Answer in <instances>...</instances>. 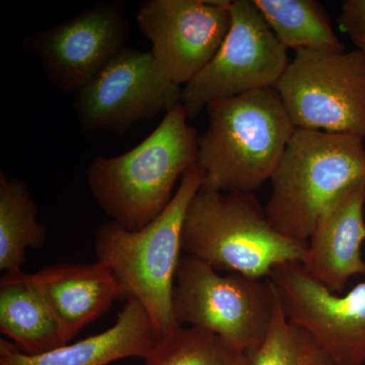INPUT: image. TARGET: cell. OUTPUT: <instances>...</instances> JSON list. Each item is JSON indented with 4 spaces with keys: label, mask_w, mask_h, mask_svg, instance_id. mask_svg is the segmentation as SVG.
I'll list each match as a JSON object with an SVG mask.
<instances>
[{
    "label": "cell",
    "mask_w": 365,
    "mask_h": 365,
    "mask_svg": "<svg viewBox=\"0 0 365 365\" xmlns=\"http://www.w3.org/2000/svg\"><path fill=\"white\" fill-rule=\"evenodd\" d=\"M250 365H335L325 350L277 306L265 340L250 353Z\"/></svg>",
    "instance_id": "obj_20"
},
{
    "label": "cell",
    "mask_w": 365,
    "mask_h": 365,
    "mask_svg": "<svg viewBox=\"0 0 365 365\" xmlns=\"http://www.w3.org/2000/svg\"><path fill=\"white\" fill-rule=\"evenodd\" d=\"M365 180L352 184L319 216L302 266L333 294H342L353 277L365 275Z\"/></svg>",
    "instance_id": "obj_13"
},
{
    "label": "cell",
    "mask_w": 365,
    "mask_h": 365,
    "mask_svg": "<svg viewBox=\"0 0 365 365\" xmlns=\"http://www.w3.org/2000/svg\"><path fill=\"white\" fill-rule=\"evenodd\" d=\"M48 230L38 222V207L25 182L0 172V270L23 272L26 252L39 250Z\"/></svg>",
    "instance_id": "obj_17"
},
{
    "label": "cell",
    "mask_w": 365,
    "mask_h": 365,
    "mask_svg": "<svg viewBox=\"0 0 365 365\" xmlns=\"http://www.w3.org/2000/svg\"><path fill=\"white\" fill-rule=\"evenodd\" d=\"M361 180L364 139L297 128L270 179L268 222L281 235L307 242L324 210Z\"/></svg>",
    "instance_id": "obj_5"
},
{
    "label": "cell",
    "mask_w": 365,
    "mask_h": 365,
    "mask_svg": "<svg viewBox=\"0 0 365 365\" xmlns=\"http://www.w3.org/2000/svg\"><path fill=\"white\" fill-rule=\"evenodd\" d=\"M206 110L197 162L203 184L225 193H253L270 181L297 129L277 90L250 91Z\"/></svg>",
    "instance_id": "obj_2"
},
{
    "label": "cell",
    "mask_w": 365,
    "mask_h": 365,
    "mask_svg": "<svg viewBox=\"0 0 365 365\" xmlns=\"http://www.w3.org/2000/svg\"><path fill=\"white\" fill-rule=\"evenodd\" d=\"M285 317L306 332L335 365H365V282L333 294L300 263L274 269L269 277Z\"/></svg>",
    "instance_id": "obj_12"
},
{
    "label": "cell",
    "mask_w": 365,
    "mask_h": 365,
    "mask_svg": "<svg viewBox=\"0 0 365 365\" xmlns=\"http://www.w3.org/2000/svg\"><path fill=\"white\" fill-rule=\"evenodd\" d=\"M297 128L365 140V53L299 51L276 86Z\"/></svg>",
    "instance_id": "obj_7"
},
{
    "label": "cell",
    "mask_w": 365,
    "mask_h": 365,
    "mask_svg": "<svg viewBox=\"0 0 365 365\" xmlns=\"http://www.w3.org/2000/svg\"><path fill=\"white\" fill-rule=\"evenodd\" d=\"M281 44L295 51H345L325 9L314 0H253Z\"/></svg>",
    "instance_id": "obj_18"
},
{
    "label": "cell",
    "mask_w": 365,
    "mask_h": 365,
    "mask_svg": "<svg viewBox=\"0 0 365 365\" xmlns=\"http://www.w3.org/2000/svg\"><path fill=\"white\" fill-rule=\"evenodd\" d=\"M129 21L121 1H103L26 37L57 90L76 96L127 47Z\"/></svg>",
    "instance_id": "obj_11"
},
{
    "label": "cell",
    "mask_w": 365,
    "mask_h": 365,
    "mask_svg": "<svg viewBox=\"0 0 365 365\" xmlns=\"http://www.w3.org/2000/svg\"><path fill=\"white\" fill-rule=\"evenodd\" d=\"M172 304L178 326L215 334L250 354L265 340L277 297L269 278L220 272L182 255Z\"/></svg>",
    "instance_id": "obj_6"
},
{
    "label": "cell",
    "mask_w": 365,
    "mask_h": 365,
    "mask_svg": "<svg viewBox=\"0 0 365 365\" xmlns=\"http://www.w3.org/2000/svg\"><path fill=\"white\" fill-rule=\"evenodd\" d=\"M24 277L51 307L67 344L86 325L126 297L116 276L104 262L47 266Z\"/></svg>",
    "instance_id": "obj_15"
},
{
    "label": "cell",
    "mask_w": 365,
    "mask_h": 365,
    "mask_svg": "<svg viewBox=\"0 0 365 365\" xmlns=\"http://www.w3.org/2000/svg\"><path fill=\"white\" fill-rule=\"evenodd\" d=\"M0 331L26 354L67 344L51 307L24 272L4 274L0 281Z\"/></svg>",
    "instance_id": "obj_16"
},
{
    "label": "cell",
    "mask_w": 365,
    "mask_h": 365,
    "mask_svg": "<svg viewBox=\"0 0 365 365\" xmlns=\"http://www.w3.org/2000/svg\"><path fill=\"white\" fill-rule=\"evenodd\" d=\"M188 119L179 104L135 148L117 157L93 158L86 182L111 222L141 230L169 205L178 180L198 162L199 135Z\"/></svg>",
    "instance_id": "obj_1"
},
{
    "label": "cell",
    "mask_w": 365,
    "mask_h": 365,
    "mask_svg": "<svg viewBox=\"0 0 365 365\" xmlns=\"http://www.w3.org/2000/svg\"><path fill=\"white\" fill-rule=\"evenodd\" d=\"M353 42H354V44L357 46L359 49L362 50L365 53V41L355 40Z\"/></svg>",
    "instance_id": "obj_22"
},
{
    "label": "cell",
    "mask_w": 365,
    "mask_h": 365,
    "mask_svg": "<svg viewBox=\"0 0 365 365\" xmlns=\"http://www.w3.org/2000/svg\"><path fill=\"white\" fill-rule=\"evenodd\" d=\"M204 182L195 165L182 177L169 205L138 230L103 223L95 235V253L123 287L126 299L140 302L162 338L179 327L173 314V289L182 258V230L192 199Z\"/></svg>",
    "instance_id": "obj_4"
},
{
    "label": "cell",
    "mask_w": 365,
    "mask_h": 365,
    "mask_svg": "<svg viewBox=\"0 0 365 365\" xmlns=\"http://www.w3.org/2000/svg\"><path fill=\"white\" fill-rule=\"evenodd\" d=\"M144 365H250V359L215 334L177 327L160 338Z\"/></svg>",
    "instance_id": "obj_19"
},
{
    "label": "cell",
    "mask_w": 365,
    "mask_h": 365,
    "mask_svg": "<svg viewBox=\"0 0 365 365\" xmlns=\"http://www.w3.org/2000/svg\"><path fill=\"white\" fill-rule=\"evenodd\" d=\"M160 340L143 304L128 297L114 325L73 344L31 355L1 338L0 365H109L129 357L148 359Z\"/></svg>",
    "instance_id": "obj_14"
},
{
    "label": "cell",
    "mask_w": 365,
    "mask_h": 365,
    "mask_svg": "<svg viewBox=\"0 0 365 365\" xmlns=\"http://www.w3.org/2000/svg\"><path fill=\"white\" fill-rule=\"evenodd\" d=\"M232 0H146L137 25L172 83H190L215 57L232 26Z\"/></svg>",
    "instance_id": "obj_10"
},
{
    "label": "cell",
    "mask_w": 365,
    "mask_h": 365,
    "mask_svg": "<svg viewBox=\"0 0 365 365\" xmlns=\"http://www.w3.org/2000/svg\"><path fill=\"white\" fill-rule=\"evenodd\" d=\"M339 25L352 41H365V0H346L341 6Z\"/></svg>",
    "instance_id": "obj_21"
},
{
    "label": "cell",
    "mask_w": 365,
    "mask_h": 365,
    "mask_svg": "<svg viewBox=\"0 0 365 365\" xmlns=\"http://www.w3.org/2000/svg\"><path fill=\"white\" fill-rule=\"evenodd\" d=\"M232 26L207 66L182 86L181 104L194 119L212 103L275 88L290 61L253 0H232Z\"/></svg>",
    "instance_id": "obj_8"
},
{
    "label": "cell",
    "mask_w": 365,
    "mask_h": 365,
    "mask_svg": "<svg viewBox=\"0 0 365 365\" xmlns=\"http://www.w3.org/2000/svg\"><path fill=\"white\" fill-rule=\"evenodd\" d=\"M307 242L281 235L253 193H225L202 185L190 203L182 251L223 273L268 279L274 269L302 263Z\"/></svg>",
    "instance_id": "obj_3"
},
{
    "label": "cell",
    "mask_w": 365,
    "mask_h": 365,
    "mask_svg": "<svg viewBox=\"0 0 365 365\" xmlns=\"http://www.w3.org/2000/svg\"><path fill=\"white\" fill-rule=\"evenodd\" d=\"M182 88L160 71L151 52L125 47L73 98L85 133H123L181 103Z\"/></svg>",
    "instance_id": "obj_9"
}]
</instances>
